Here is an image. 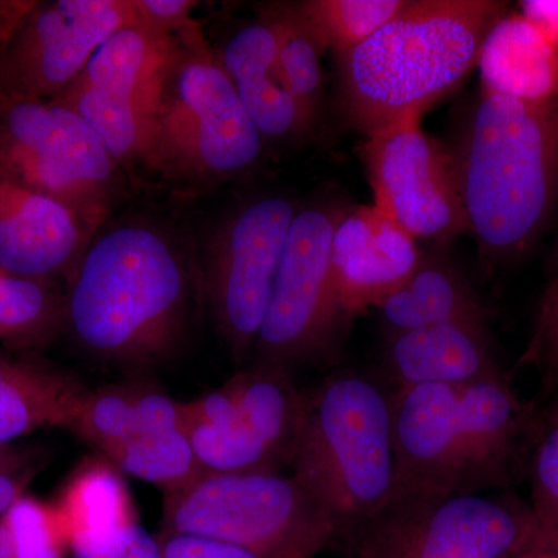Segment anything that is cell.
Returning a JSON list of instances; mask_svg holds the SVG:
<instances>
[{"mask_svg": "<svg viewBox=\"0 0 558 558\" xmlns=\"http://www.w3.org/2000/svg\"><path fill=\"white\" fill-rule=\"evenodd\" d=\"M508 11L497 0H409L368 39L337 54L341 119L366 138L421 121L476 69L487 33Z\"/></svg>", "mask_w": 558, "mask_h": 558, "instance_id": "obj_1", "label": "cell"}, {"mask_svg": "<svg viewBox=\"0 0 558 558\" xmlns=\"http://www.w3.org/2000/svg\"><path fill=\"white\" fill-rule=\"evenodd\" d=\"M450 150L481 258H520L558 205V95L523 101L481 90Z\"/></svg>", "mask_w": 558, "mask_h": 558, "instance_id": "obj_2", "label": "cell"}, {"mask_svg": "<svg viewBox=\"0 0 558 558\" xmlns=\"http://www.w3.org/2000/svg\"><path fill=\"white\" fill-rule=\"evenodd\" d=\"M389 399L396 454L389 506L505 487L537 414L505 376L464 387L395 388Z\"/></svg>", "mask_w": 558, "mask_h": 558, "instance_id": "obj_3", "label": "cell"}, {"mask_svg": "<svg viewBox=\"0 0 558 558\" xmlns=\"http://www.w3.org/2000/svg\"><path fill=\"white\" fill-rule=\"evenodd\" d=\"M190 304V271L174 245L148 227L123 226L81 258L65 322L92 355L137 369L175 354Z\"/></svg>", "mask_w": 558, "mask_h": 558, "instance_id": "obj_4", "label": "cell"}, {"mask_svg": "<svg viewBox=\"0 0 558 558\" xmlns=\"http://www.w3.org/2000/svg\"><path fill=\"white\" fill-rule=\"evenodd\" d=\"M289 468L336 520L339 537L376 520L396 492L389 392L354 371L306 392Z\"/></svg>", "mask_w": 558, "mask_h": 558, "instance_id": "obj_5", "label": "cell"}, {"mask_svg": "<svg viewBox=\"0 0 558 558\" xmlns=\"http://www.w3.org/2000/svg\"><path fill=\"white\" fill-rule=\"evenodd\" d=\"M163 532L236 546L258 558H314L339 538V526L293 475L205 473L163 494Z\"/></svg>", "mask_w": 558, "mask_h": 558, "instance_id": "obj_6", "label": "cell"}, {"mask_svg": "<svg viewBox=\"0 0 558 558\" xmlns=\"http://www.w3.org/2000/svg\"><path fill=\"white\" fill-rule=\"evenodd\" d=\"M264 142L197 28L180 33L161 83L148 159L193 178H230L260 159Z\"/></svg>", "mask_w": 558, "mask_h": 558, "instance_id": "obj_7", "label": "cell"}, {"mask_svg": "<svg viewBox=\"0 0 558 558\" xmlns=\"http://www.w3.org/2000/svg\"><path fill=\"white\" fill-rule=\"evenodd\" d=\"M304 399L289 371L256 363L182 402V429L209 473L281 472L290 465Z\"/></svg>", "mask_w": 558, "mask_h": 558, "instance_id": "obj_8", "label": "cell"}, {"mask_svg": "<svg viewBox=\"0 0 558 558\" xmlns=\"http://www.w3.org/2000/svg\"><path fill=\"white\" fill-rule=\"evenodd\" d=\"M347 207L299 209L290 227L269 310L255 343L256 363L292 371L333 360L349 322L330 266L333 231Z\"/></svg>", "mask_w": 558, "mask_h": 558, "instance_id": "obj_9", "label": "cell"}, {"mask_svg": "<svg viewBox=\"0 0 558 558\" xmlns=\"http://www.w3.org/2000/svg\"><path fill=\"white\" fill-rule=\"evenodd\" d=\"M537 538L527 505L461 494L389 506L347 539L357 558H510Z\"/></svg>", "mask_w": 558, "mask_h": 558, "instance_id": "obj_10", "label": "cell"}, {"mask_svg": "<svg viewBox=\"0 0 558 558\" xmlns=\"http://www.w3.org/2000/svg\"><path fill=\"white\" fill-rule=\"evenodd\" d=\"M178 36L145 21L117 32L53 98L89 124L113 160L149 156L154 117Z\"/></svg>", "mask_w": 558, "mask_h": 558, "instance_id": "obj_11", "label": "cell"}, {"mask_svg": "<svg viewBox=\"0 0 558 558\" xmlns=\"http://www.w3.org/2000/svg\"><path fill=\"white\" fill-rule=\"evenodd\" d=\"M0 163L86 226L100 215L116 160L72 109L0 95Z\"/></svg>", "mask_w": 558, "mask_h": 558, "instance_id": "obj_12", "label": "cell"}, {"mask_svg": "<svg viewBox=\"0 0 558 558\" xmlns=\"http://www.w3.org/2000/svg\"><path fill=\"white\" fill-rule=\"evenodd\" d=\"M296 211L284 197L252 202L227 220L209 248L205 296L238 359L255 348Z\"/></svg>", "mask_w": 558, "mask_h": 558, "instance_id": "obj_13", "label": "cell"}, {"mask_svg": "<svg viewBox=\"0 0 558 558\" xmlns=\"http://www.w3.org/2000/svg\"><path fill=\"white\" fill-rule=\"evenodd\" d=\"M360 157L374 205L416 241L447 242L469 233L449 146L409 121L366 138Z\"/></svg>", "mask_w": 558, "mask_h": 558, "instance_id": "obj_14", "label": "cell"}, {"mask_svg": "<svg viewBox=\"0 0 558 558\" xmlns=\"http://www.w3.org/2000/svg\"><path fill=\"white\" fill-rule=\"evenodd\" d=\"M140 20L130 0L36 3L0 51V95L53 100L106 40Z\"/></svg>", "mask_w": 558, "mask_h": 558, "instance_id": "obj_15", "label": "cell"}, {"mask_svg": "<svg viewBox=\"0 0 558 558\" xmlns=\"http://www.w3.org/2000/svg\"><path fill=\"white\" fill-rule=\"evenodd\" d=\"M424 252L376 205L347 208L333 231L330 266L348 322L377 307L413 275Z\"/></svg>", "mask_w": 558, "mask_h": 558, "instance_id": "obj_16", "label": "cell"}, {"mask_svg": "<svg viewBox=\"0 0 558 558\" xmlns=\"http://www.w3.org/2000/svg\"><path fill=\"white\" fill-rule=\"evenodd\" d=\"M84 223L0 163V270L43 279L80 255Z\"/></svg>", "mask_w": 558, "mask_h": 558, "instance_id": "obj_17", "label": "cell"}, {"mask_svg": "<svg viewBox=\"0 0 558 558\" xmlns=\"http://www.w3.org/2000/svg\"><path fill=\"white\" fill-rule=\"evenodd\" d=\"M385 365L396 388L464 387L505 376L487 319H459L388 336Z\"/></svg>", "mask_w": 558, "mask_h": 558, "instance_id": "obj_18", "label": "cell"}, {"mask_svg": "<svg viewBox=\"0 0 558 558\" xmlns=\"http://www.w3.org/2000/svg\"><path fill=\"white\" fill-rule=\"evenodd\" d=\"M219 61L264 140H296L310 134L317 117L286 86L269 22L263 17L234 33Z\"/></svg>", "mask_w": 558, "mask_h": 558, "instance_id": "obj_19", "label": "cell"}, {"mask_svg": "<svg viewBox=\"0 0 558 558\" xmlns=\"http://www.w3.org/2000/svg\"><path fill=\"white\" fill-rule=\"evenodd\" d=\"M483 90L523 101L558 95V47L515 11L487 33L478 62Z\"/></svg>", "mask_w": 558, "mask_h": 558, "instance_id": "obj_20", "label": "cell"}, {"mask_svg": "<svg viewBox=\"0 0 558 558\" xmlns=\"http://www.w3.org/2000/svg\"><path fill=\"white\" fill-rule=\"evenodd\" d=\"M89 388L68 373L32 360L0 355V446L43 428H68Z\"/></svg>", "mask_w": 558, "mask_h": 558, "instance_id": "obj_21", "label": "cell"}, {"mask_svg": "<svg viewBox=\"0 0 558 558\" xmlns=\"http://www.w3.org/2000/svg\"><path fill=\"white\" fill-rule=\"evenodd\" d=\"M376 310L387 337L459 319H487L470 279L439 252H424L413 275Z\"/></svg>", "mask_w": 558, "mask_h": 558, "instance_id": "obj_22", "label": "cell"}, {"mask_svg": "<svg viewBox=\"0 0 558 558\" xmlns=\"http://www.w3.org/2000/svg\"><path fill=\"white\" fill-rule=\"evenodd\" d=\"M68 545L105 542L138 524L137 510L121 472L109 459H84L54 502Z\"/></svg>", "mask_w": 558, "mask_h": 558, "instance_id": "obj_23", "label": "cell"}, {"mask_svg": "<svg viewBox=\"0 0 558 558\" xmlns=\"http://www.w3.org/2000/svg\"><path fill=\"white\" fill-rule=\"evenodd\" d=\"M182 402L149 387L89 389L70 432L100 451L146 432L182 428Z\"/></svg>", "mask_w": 558, "mask_h": 558, "instance_id": "obj_24", "label": "cell"}, {"mask_svg": "<svg viewBox=\"0 0 558 558\" xmlns=\"http://www.w3.org/2000/svg\"><path fill=\"white\" fill-rule=\"evenodd\" d=\"M121 473L159 487L180 490L207 473L182 428L146 432L117 444L101 454Z\"/></svg>", "mask_w": 558, "mask_h": 558, "instance_id": "obj_25", "label": "cell"}, {"mask_svg": "<svg viewBox=\"0 0 558 558\" xmlns=\"http://www.w3.org/2000/svg\"><path fill=\"white\" fill-rule=\"evenodd\" d=\"M263 17L274 31L278 68L286 86L317 117L323 90L322 58L326 50L318 33L299 3H275L264 10Z\"/></svg>", "mask_w": 558, "mask_h": 558, "instance_id": "obj_26", "label": "cell"}, {"mask_svg": "<svg viewBox=\"0 0 558 558\" xmlns=\"http://www.w3.org/2000/svg\"><path fill=\"white\" fill-rule=\"evenodd\" d=\"M62 319L65 300L43 279L0 270V341L16 347L40 343L50 339Z\"/></svg>", "mask_w": 558, "mask_h": 558, "instance_id": "obj_27", "label": "cell"}, {"mask_svg": "<svg viewBox=\"0 0 558 558\" xmlns=\"http://www.w3.org/2000/svg\"><path fill=\"white\" fill-rule=\"evenodd\" d=\"M409 0H307L300 9L325 49L340 54L354 49L405 9Z\"/></svg>", "mask_w": 558, "mask_h": 558, "instance_id": "obj_28", "label": "cell"}, {"mask_svg": "<svg viewBox=\"0 0 558 558\" xmlns=\"http://www.w3.org/2000/svg\"><path fill=\"white\" fill-rule=\"evenodd\" d=\"M529 458L532 519L538 538L558 545V395L553 403L535 414Z\"/></svg>", "mask_w": 558, "mask_h": 558, "instance_id": "obj_29", "label": "cell"}, {"mask_svg": "<svg viewBox=\"0 0 558 558\" xmlns=\"http://www.w3.org/2000/svg\"><path fill=\"white\" fill-rule=\"evenodd\" d=\"M0 523L9 531L13 558H62L68 537L53 505L24 495Z\"/></svg>", "mask_w": 558, "mask_h": 558, "instance_id": "obj_30", "label": "cell"}, {"mask_svg": "<svg viewBox=\"0 0 558 558\" xmlns=\"http://www.w3.org/2000/svg\"><path fill=\"white\" fill-rule=\"evenodd\" d=\"M519 366L537 373L543 395H558V244Z\"/></svg>", "mask_w": 558, "mask_h": 558, "instance_id": "obj_31", "label": "cell"}, {"mask_svg": "<svg viewBox=\"0 0 558 558\" xmlns=\"http://www.w3.org/2000/svg\"><path fill=\"white\" fill-rule=\"evenodd\" d=\"M40 458L35 450L24 447L0 446V519L21 497L38 475Z\"/></svg>", "mask_w": 558, "mask_h": 558, "instance_id": "obj_32", "label": "cell"}, {"mask_svg": "<svg viewBox=\"0 0 558 558\" xmlns=\"http://www.w3.org/2000/svg\"><path fill=\"white\" fill-rule=\"evenodd\" d=\"M73 558H161L159 539L134 524L105 542L70 546Z\"/></svg>", "mask_w": 558, "mask_h": 558, "instance_id": "obj_33", "label": "cell"}, {"mask_svg": "<svg viewBox=\"0 0 558 558\" xmlns=\"http://www.w3.org/2000/svg\"><path fill=\"white\" fill-rule=\"evenodd\" d=\"M159 543L161 558H258L236 546L201 535L163 532Z\"/></svg>", "mask_w": 558, "mask_h": 558, "instance_id": "obj_34", "label": "cell"}, {"mask_svg": "<svg viewBox=\"0 0 558 558\" xmlns=\"http://www.w3.org/2000/svg\"><path fill=\"white\" fill-rule=\"evenodd\" d=\"M140 16L157 31L178 36L196 27L191 21V11L196 2L189 0H138Z\"/></svg>", "mask_w": 558, "mask_h": 558, "instance_id": "obj_35", "label": "cell"}, {"mask_svg": "<svg viewBox=\"0 0 558 558\" xmlns=\"http://www.w3.org/2000/svg\"><path fill=\"white\" fill-rule=\"evenodd\" d=\"M519 13L558 47V0H523Z\"/></svg>", "mask_w": 558, "mask_h": 558, "instance_id": "obj_36", "label": "cell"}, {"mask_svg": "<svg viewBox=\"0 0 558 558\" xmlns=\"http://www.w3.org/2000/svg\"><path fill=\"white\" fill-rule=\"evenodd\" d=\"M510 558H558V545L537 538L526 549Z\"/></svg>", "mask_w": 558, "mask_h": 558, "instance_id": "obj_37", "label": "cell"}, {"mask_svg": "<svg viewBox=\"0 0 558 558\" xmlns=\"http://www.w3.org/2000/svg\"><path fill=\"white\" fill-rule=\"evenodd\" d=\"M0 558H13L10 534L2 523H0Z\"/></svg>", "mask_w": 558, "mask_h": 558, "instance_id": "obj_38", "label": "cell"}]
</instances>
